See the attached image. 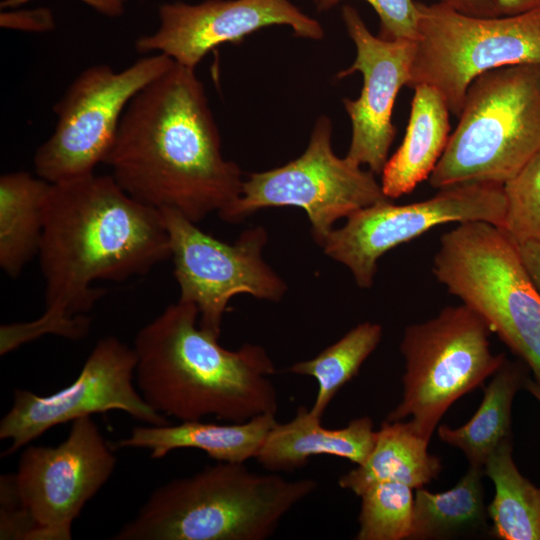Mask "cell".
Wrapping results in <instances>:
<instances>
[{
  "label": "cell",
  "mask_w": 540,
  "mask_h": 540,
  "mask_svg": "<svg viewBox=\"0 0 540 540\" xmlns=\"http://www.w3.org/2000/svg\"><path fill=\"white\" fill-rule=\"evenodd\" d=\"M45 311L36 320L0 327V353L45 334L86 337L85 314L105 294L98 280L124 281L171 257L159 209L128 195L111 175L94 173L52 184L39 249Z\"/></svg>",
  "instance_id": "1"
},
{
  "label": "cell",
  "mask_w": 540,
  "mask_h": 540,
  "mask_svg": "<svg viewBox=\"0 0 540 540\" xmlns=\"http://www.w3.org/2000/svg\"><path fill=\"white\" fill-rule=\"evenodd\" d=\"M104 164L131 197L199 223L241 194L239 166L226 160L202 82L176 63L127 105Z\"/></svg>",
  "instance_id": "2"
},
{
  "label": "cell",
  "mask_w": 540,
  "mask_h": 540,
  "mask_svg": "<svg viewBox=\"0 0 540 540\" xmlns=\"http://www.w3.org/2000/svg\"><path fill=\"white\" fill-rule=\"evenodd\" d=\"M195 304L177 301L136 334L135 383L157 412L180 421L231 423L278 410L275 366L260 345L228 350L198 324Z\"/></svg>",
  "instance_id": "3"
},
{
  "label": "cell",
  "mask_w": 540,
  "mask_h": 540,
  "mask_svg": "<svg viewBox=\"0 0 540 540\" xmlns=\"http://www.w3.org/2000/svg\"><path fill=\"white\" fill-rule=\"evenodd\" d=\"M317 486L312 478L289 480L216 461L156 488L111 539L264 540Z\"/></svg>",
  "instance_id": "4"
},
{
  "label": "cell",
  "mask_w": 540,
  "mask_h": 540,
  "mask_svg": "<svg viewBox=\"0 0 540 540\" xmlns=\"http://www.w3.org/2000/svg\"><path fill=\"white\" fill-rule=\"evenodd\" d=\"M458 118L428 178L430 186L504 185L540 149V63L508 65L477 77Z\"/></svg>",
  "instance_id": "5"
},
{
  "label": "cell",
  "mask_w": 540,
  "mask_h": 540,
  "mask_svg": "<svg viewBox=\"0 0 540 540\" xmlns=\"http://www.w3.org/2000/svg\"><path fill=\"white\" fill-rule=\"evenodd\" d=\"M433 274L523 360L540 387V292L517 244L489 223H461L442 235Z\"/></svg>",
  "instance_id": "6"
},
{
  "label": "cell",
  "mask_w": 540,
  "mask_h": 540,
  "mask_svg": "<svg viewBox=\"0 0 540 540\" xmlns=\"http://www.w3.org/2000/svg\"><path fill=\"white\" fill-rule=\"evenodd\" d=\"M418 33L408 87H434L459 116L470 84L488 71L540 63V8L496 17L417 2Z\"/></svg>",
  "instance_id": "7"
},
{
  "label": "cell",
  "mask_w": 540,
  "mask_h": 540,
  "mask_svg": "<svg viewBox=\"0 0 540 540\" xmlns=\"http://www.w3.org/2000/svg\"><path fill=\"white\" fill-rule=\"evenodd\" d=\"M492 331L465 304L405 328L400 351L405 360L403 396L386 420L409 422L430 438L450 406L492 376L505 360L491 350Z\"/></svg>",
  "instance_id": "8"
},
{
  "label": "cell",
  "mask_w": 540,
  "mask_h": 540,
  "mask_svg": "<svg viewBox=\"0 0 540 540\" xmlns=\"http://www.w3.org/2000/svg\"><path fill=\"white\" fill-rule=\"evenodd\" d=\"M331 135L330 119L319 117L303 154L283 166L249 174L240 196L219 214L220 218L237 223L264 208H302L313 239L320 245L339 219L392 201L373 172L333 152Z\"/></svg>",
  "instance_id": "9"
},
{
  "label": "cell",
  "mask_w": 540,
  "mask_h": 540,
  "mask_svg": "<svg viewBox=\"0 0 540 540\" xmlns=\"http://www.w3.org/2000/svg\"><path fill=\"white\" fill-rule=\"evenodd\" d=\"M173 62L156 53L118 72L105 64L83 70L54 105V132L33 159L37 176L57 184L94 173L111 149L129 102Z\"/></svg>",
  "instance_id": "10"
},
{
  "label": "cell",
  "mask_w": 540,
  "mask_h": 540,
  "mask_svg": "<svg viewBox=\"0 0 540 540\" xmlns=\"http://www.w3.org/2000/svg\"><path fill=\"white\" fill-rule=\"evenodd\" d=\"M503 185L467 182L439 189L432 197L404 205L382 202L362 208L320 243L325 255L343 264L357 286L373 285L378 260L391 249L433 227L448 223L486 222L502 227Z\"/></svg>",
  "instance_id": "11"
},
{
  "label": "cell",
  "mask_w": 540,
  "mask_h": 540,
  "mask_svg": "<svg viewBox=\"0 0 540 540\" xmlns=\"http://www.w3.org/2000/svg\"><path fill=\"white\" fill-rule=\"evenodd\" d=\"M160 211L169 235L178 300L196 305L202 330L220 337L223 315L236 295L273 302L285 295V281L263 258L268 240L263 227L247 229L227 244L175 210Z\"/></svg>",
  "instance_id": "12"
},
{
  "label": "cell",
  "mask_w": 540,
  "mask_h": 540,
  "mask_svg": "<svg viewBox=\"0 0 540 540\" xmlns=\"http://www.w3.org/2000/svg\"><path fill=\"white\" fill-rule=\"evenodd\" d=\"M136 366L134 347L106 336L65 388L45 396L15 389L12 406L0 421V439L10 441L2 455L15 453L57 425L111 410L123 411L146 425L168 424L167 417L153 409L134 384Z\"/></svg>",
  "instance_id": "13"
},
{
  "label": "cell",
  "mask_w": 540,
  "mask_h": 540,
  "mask_svg": "<svg viewBox=\"0 0 540 540\" xmlns=\"http://www.w3.org/2000/svg\"><path fill=\"white\" fill-rule=\"evenodd\" d=\"M116 463L91 416L72 421L57 446L28 445L15 476L21 501L39 528L38 540H70L74 520L109 480Z\"/></svg>",
  "instance_id": "14"
},
{
  "label": "cell",
  "mask_w": 540,
  "mask_h": 540,
  "mask_svg": "<svg viewBox=\"0 0 540 540\" xmlns=\"http://www.w3.org/2000/svg\"><path fill=\"white\" fill-rule=\"evenodd\" d=\"M159 27L135 42L139 53L164 54L195 69L215 47L237 44L245 36L271 25H288L297 37H324L320 23L289 0H206L198 4L164 3L159 7Z\"/></svg>",
  "instance_id": "15"
},
{
  "label": "cell",
  "mask_w": 540,
  "mask_h": 540,
  "mask_svg": "<svg viewBox=\"0 0 540 540\" xmlns=\"http://www.w3.org/2000/svg\"><path fill=\"white\" fill-rule=\"evenodd\" d=\"M342 18L356 48L353 64L338 73V78L355 72L363 76V87L357 99H343L352 125L351 142L346 154L353 163L367 165L375 175L388 160L396 135L392 112L396 97L409 85L414 42L385 40L373 35L352 6L342 9Z\"/></svg>",
  "instance_id": "16"
},
{
  "label": "cell",
  "mask_w": 540,
  "mask_h": 540,
  "mask_svg": "<svg viewBox=\"0 0 540 540\" xmlns=\"http://www.w3.org/2000/svg\"><path fill=\"white\" fill-rule=\"evenodd\" d=\"M376 438L370 417L353 419L345 427L328 429L310 408L299 406L293 419L276 422L255 459L268 471H290L320 455L345 458L360 465L369 456Z\"/></svg>",
  "instance_id": "17"
},
{
  "label": "cell",
  "mask_w": 540,
  "mask_h": 540,
  "mask_svg": "<svg viewBox=\"0 0 540 540\" xmlns=\"http://www.w3.org/2000/svg\"><path fill=\"white\" fill-rule=\"evenodd\" d=\"M276 422L275 415L265 414L240 423L199 420L177 425H140L120 439L115 448L147 449L153 459L163 458L176 449H199L216 461L245 463L255 458Z\"/></svg>",
  "instance_id": "18"
},
{
  "label": "cell",
  "mask_w": 540,
  "mask_h": 540,
  "mask_svg": "<svg viewBox=\"0 0 540 540\" xmlns=\"http://www.w3.org/2000/svg\"><path fill=\"white\" fill-rule=\"evenodd\" d=\"M413 89L404 138L381 172L382 190L391 200L409 194L429 178L451 134V112L439 91L427 84Z\"/></svg>",
  "instance_id": "19"
},
{
  "label": "cell",
  "mask_w": 540,
  "mask_h": 540,
  "mask_svg": "<svg viewBox=\"0 0 540 540\" xmlns=\"http://www.w3.org/2000/svg\"><path fill=\"white\" fill-rule=\"evenodd\" d=\"M429 441L410 422L385 420L367 459L343 474L339 486L360 496L367 488L382 482H398L413 489L436 479L441 459L428 452Z\"/></svg>",
  "instance_id": "20"
},
{
  "label": "cell",
  "mask_w": 540,
  "mask_h": 540,
  "mask_svg": "<svg viewBox=\"0 0 540 540\" xmlns=\"http://www.w3.org/2000/svg\"><path fill=\"white\" fill-rule=\"evenodd\" d=\"M51 186L24 171L0 177V266L11 278L39 253Z\"/></svg>",
  "instance_id": "21"
},
{
  "label": "cell",
  "mask_w": 540,
  "mask_h": 540,
  "mask_svg": "<svg viewBox=\"0 0 540 540\" xmlns=\"http://www.w3.org/2000/svg\"><path fill=\"white\" fill-rule=\"evenodd\" d=\"M473 417L458 428L438 427V437L460 449L470 466L483 469L487 458L505 440L512 438V403L530 379L525 370L506 358L492 375Z\"/></svg>",
  "instance_id": "22"
},
{
  "label": "cell",
  "mask_w": 540,
  "mask_h": 540,
  "mask_svg": "<svg viewBox=\"0 0 540 540\" xmlns=\"http://www.w3.org/2000/svg\"><path fill=\"white\" fill-rule=\"evenodd\" d=\"M483 472L495 488L487 508L493 535L502 540H540V487L519 472L512 438L487 458Z\"/></svg>",
  "instance_id": "23"
},
{
  "label": "cell",
  "mask_w": 540,
  "mask_h": 540,
  "mask_svg": "<svg viewBox=\"0 0 540 540\" xmlns=\"http://www.w3.org/2000/svg\"><path fill=\"white\" fill-rule=\"evenodd\" d=\"M483 469L470 466L450 490L415 489L410 539H441L480 529L486 520Z\"/></svg>",
  "instance_id": "24"
},
{
  "label": "cell",
  "mask_w": 540,
  "mask_h": 540,
  "mask_svg": "<svg viewBox=\"0 0 540 540\" xmlns=\"http://www.w3.org/2000/svg\"><path fill=\"white\" fill-rule=\"evenodd\" d=\"M381 338V325L363 322L314 358L297 362L286 369L287 372L316 380L317 394L310 408L314 416L322 418L335 395L358 374Z\"/></svg>",
  "instance_id": "25"
},
{
  "label": "cell",
  "mask_w": 540,
  "mask_h": 540,
  "mask_svg": "<svg viewBox=\"0 0 540 540\" xmlns=\"http://www.w3.org/2000/svg\"><path fill=\"white\" fill-rule=\"evenodd\" d=\"M413 488L382 482L367 488L361 497L357 540L410 539L413 529Z\"/></svg>",
  "instance_id": "26"
},
{
  "label": "cell",
  "mask_w": 540,
  "mask_h": 540,
  "mask_svg": "<svg viewBox=\"0 0 540 540\" xmlns=\"http://www.w3.org/2000/svg\"><path fill=\"white\" fill-rule=\"evenodd\" d=\"M502 229L515 243L540 244V149L503 185Z\"/></svg>",
  "instance_id": "27"
},
{
  "label": "cell",
  "mask_w": 540,
  "mask_h": 540,
  "mask_svg": "<svg viewBox=\"0 0 540 540\" xmlns=\"http://www.w3.org/2000/svg\"><path fill=\"white\" fill-rule=\"evenodd\" d=\"M319 11L328 10L342 0H314ZM380 20L379 37L385 40L415 41L418 33V9L414 0H364Z\"/></svg>",
  "instance_id": "28"
},
{
  "label": "cell",
  "mask_w": 540,
  "mask_h": 540,
  "mask_svg": "<svg viewBox=\"0 0 540 540\" xmlns=\"http://www.w3.org/2000/svg\"><path fill=\"white\" fill-rule=\"evenodd\" d=\"M39 528L24 507L15 473L0 478V539L38 540Z\"/></svg>",
  "instance_id": "29"
},
{
  "label": "cell",
  "mask_w": 540,
  "mask_h": 540,
  "mask_svg": "<svg viewBox=\"0 0 540 540\" xmlns=\"http://www.w3.org/2000/svg\"><path fill=\"white\" fill-rule=\"evenodd\" d=\"M9 14L14 17L13 21L2 22L1 26L35 31L52 29L54 26L52 14L46 9Z\"/></svg>",
  "instance_id": "30"
},
{
  "label": "cell",
  "mask_w": 540,
  "mask_h": 540,
  "mask_svg": "<svg viewBox=\"0 0 540 540\" xmlns=\"http://www.w3.org/2000/svg\"><path fill=\"white\" fill-rule=\"evenodd\" d=\"M30 0H4L1 2V8H16ZM96 12L107 17H118L124 13L128 0H79Z\"/></svg>",
  "instance_id": "31"
},
{
  "label": "cell",
  "mask_w": 540,
  "mask_h": 540,
  "mask_svg": "<svg viewBox=\"0 0 540 540\" xmlns=\"http://www.w3.org/2000/svg\"><path fill=\"white\" fill-rule=\"evenodd\" d=\"M438 2L472 16H499L493 0H439Z\"/></svg>",
  "instance_id": "32"
},
{
  "label": "cell",
  "mask_w": 540,
  "mask_h": 540,
  "mask_svg": "<svg viewBox=\"0 0 540 540\" xmlns=\"http://www.w3.org/2000/svg\"><path fill=\"white\" fill-rule=\"evenodd\" d=\"M517 247L530 278L540 292V244L524 242L517 244Z\"/></svg>",
  "instance_id": "33"
},
{
  "label": "cell",
  "mask_w": 540,
  "mask_h": 540,
  "mask_svg": "<svg viewBox=\"0 0 540 540\" xmlns=\"http://www.w3.org/2000/svg\"><path fill=\"white\" fill-rule=\"evenodd\" d=\"M499 16L516 15L540 8V0H493Z\"/></svg>",
  "instance_id": "34"
},
{
  "label": "cell",
  "mask_w": 540,
  "mask_h": 540,
  "mask_svg": "<svg viewBox=\"0 0 540 540\" xmlns=\"http://www.w3.org/2000/svg\"><path fill=\"white\" fill-rule=\"evenodd\" d=\"M526 389L538 400L540 403V387L531 378L528 380Z\"/></svg>",
  "instance_id": "35"
}]
</instances>
